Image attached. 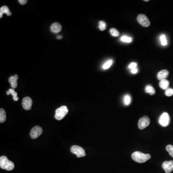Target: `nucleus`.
<instances>
[{
    "mask_svg": "<svg viewBox=\"0 0 173 173\" xmlns=\"http://www.w3.org/2000/svg\"><path fill=\"white\" fill-rule=\"evenodd\" d=\"M162 167L165 173H170L173 171V161L164 162L162 163Z\"/></svg>",
    "mask_w": 173,
    "mask_h": 173,
    "instance_id": "9d476101",
    "label": "nucleus"
},
{
    "mask_svg": "<svg viewBox=\"0 0 173 173\" xmlns=\"http://www.w3.org/2000/svg\"><path fill=\"white\" fill-rule=\"evenodd\" d=\"M138 69L137 68L132 69L131 70V72L132 74H137V73H138Z\"/></svg>",
    "mask_w": 173,
    "mask_h": 173,
    "instance_id": "c85d7f7f",
    "label": "nucleus"
},
{
    "mask_svg": "<svg viewBox=\"0 0 173 173\" xmlns=\"http://www.w3.org/2000/svg\"><path fill=\"white\" fill-rule=\"evenodd\" d=\"M3 13H6L8 16H11L12 13L10 11L9 9L7 6H3L0 9V18L3 17Z\"/></svg>",
    "mask_w": 173,
    "mask_h": 173,
    "instance_id": "4468645a",
    "label": "nucleus"
},
{
    "mask_svg": "<svg viewBox=\"0 0 173 173\" xmlns=\"http://www.w3.org/2000/svg\"><path fill=\"white\" fill-rule=\"evenodd\" d=\"M145 91L147 93H150L151 95H153L155 93V90L153 88V87L150 85L146 86Z\"/></svg>",
    "mask_w": 173,
    "mask_h": 173,
    "instance_id": "f3484780",
    "label": "nucleus"
},
{
    "mask_svg": "<svg viewBox=\"0 0 173 173\" xmlns=\"http://www.w3.org/2000/svg\"><path fill=\"white\" fill-rule=\"evenodd\" d=\"M167 152L169 155L173 158V146L172 145H168L166 147Z\"/></svg>",
    "mask_w": 173,
    "mask_h": 173,
    "instance_id": "b1692460",
    "label": "nucleus"
},
{
    "mask_svg": "<svg viewBox=\"0 0 173 173\" xmlns=\"http://www.w3.org/2000/svg\"><path fill=\"white\" fill-rule=\"evenodd\" d=\"M165 95L168 97H170L173 95V89L172 88H168L165 91Z\"/></svg>",
    "mask_w": 173,
    "mask_h": 173,
    "instance_id": "a878e982",
    "label": "nucleus"
},
{
    "mask_svg": "<svg viewBox=\"0 0 173 173\" xmlns=\"http://www.w3.org/2000/svg\"><path fill=\"white\" fill-rule=\"evenodd\" d=\"M0 167L1 169L7 171H11L15 167V165L12 161L8 160L7 157L2 156L0 157Z\"/></svg>",
    "mask_w": 173,
    "mask_h": 173,
    "instance_id": "f03ea898",
    "label": "nucleus"
},
{
    "mask_svg": "<svg viewBox=\"0 0 173 173\" xmlns=\"http://www.w3.org/2000/svg\"><path fill=\"white\" fill-rule=\"evenodd\" d=\"M113 61L112 60H110L108 61L106 63H105L102 66V68L103 69H107L109 68L110 66H112V64H113Z\"/></svg>",
    "mask_w": 173,
    "mask_h": 173,
    "instance_id": "412c9836",
    "label": "nucleus"
},
{
    "mask_svg": "<svg viewBox=\"0 0 173 173\" xmlns=\"http://www.w3.org/2000/svg\"><path fill=\"white\" fill-rule=\"evenodd\" d=\"M120 40L122 42H127V43H130L132 41V38L130 37L127 36H123Z\"/></svg>",
    "mask_w": 173,
    "mask_h": 173,
    "instance_id": "aec40b11",
    "label": "nucleus"
},
{
    "mask_svg": "<svg viewBox=\"0 0 173 173\" xmlns=\"http://www.w3.org/2000/svg\"><path fill=\"white\" fill-rule=\"evenodd\" d=\"M62 38H63V37H62V36H61V35H58L57 36V38L58 39H59V40H60V39H62Z\"/></svg>",
    "mask_w": 173,
    "mask_h": 173,
    "instance_id": "c756f323",
    "label": "nucleus"
},
{
    "mask_svg": "<svg viewBox=\"0 0 173 173\" xmlns=\"http://www.w3.org/2000/svg\"><path fill=\"white\" fill-rule=\"evenodd\" d=\"M137 66V64L134 63V62H133V63H131L129 65V68L131 70L132 69L135 68Z\"/></svg>",
    "mask_w": 173,
    "mask_h": 173,
    "instance_id": "bb28decb",
    "label": "nucleus"
},
{
    "mask_svg": "<svg viewBox=\"0 0 173 173\" xmlns=\"http://www.w3.org/2000/svg\"><path fill=\"white\" fill-rule=\"evenodd\" d=\"M99 28L100 30L102 31H103L106 29V24L105 22L103 21H100L99 23Z\"/></svg>",
    "mask_w": 173,
    "mask_h": 173,
    "instance_id": "393cba45",
    "label": "nucleus"
},
{
    "mask_svg": "<svg viewBox=\"0 0 173 173\" xmlns=\"http://www.w3.org/2000/svg\"><path fill=\"white\" fill-rule=\"evenodd\" d=\"M138 23L144 27H148L150 25V21L145 15L140 14L137 18Z\"/></svg>",
    "mask_w": 173,
    "mask_h": 173,
    "instance_id": "6e6552de",
    "label": "nucleus"
},
{
    "mask_svg": "<svg viewBox=\"0 0 173 173\" xmlns=\"http://www.w3.org/2000/svg\"><path fill=\"white\" fill-rule=\"evenodd\" d=\"M169 75V72L167 70H161L158 73L157 78L160 81L163 79H165Z\"/></svg>",
    "mask_w": 173,
    "mask_h": 173,
    "instance_id": "ddd939ff",
    "label": "nucleus"
},
{
    "mask_svg": "<svg viewBox=\"0 0 173 173\" xmlns=\"http://www.w3.org/2000/svg\"><path fill=\"white\" fill-rule=\"evenodd\" d=\"M68 110L66 106H62L55 111V118L57 120H61L67 114Z\"/></svg>",
    "mask_w": 173,
    "mask_h": 173,
    "instance_id": "7ed1b4c3",
    "label": "nucleus"
},
{
    "mask_svg": "<svg viewBox=\"0 0 173 173\" xmlns=\"http://www.w3.org/2000/svg\"><path fill=\"white\" fill-rule=\"evenodd\" d=\"M150 124V119L147 116H144L140 118L138 122V127L140 129H144L149 126Z\"/></svg>",
    "mask_w": 173,
    "mask_h": 173,
    "instance_id": "423d86ee",
    "label": "nucleus"
},
{
    "mask_svg": "<svg viewBox=\"0 0 173 173\" xmlns=\"http://www.w3.org/2000/svg\"><path fill=\"white\" fill-rule=\"evenodd\" d=\"M159 86L161 89L162 90H166L168 89L169 86V81L167 80V79H163L160 81L159 83Z\"/></svg>",
    "mask_w": 173,
    "mask_h": 173,
    "instance_id": "2eb2a0df",
    "label": "nucleus"
},
{
    "mask_svg": "<svg viewBox=\"0 0 173 173\" xmlns=\"http://www.w3.org/2000/svg\"><path fill=\"white\" fill-rule=\"evenodd\" d=\"M6 93L7 95L12 94V95L13 97V99L14 101H18L19 99V98L18 97V93H16L13 89H10L8 91H7Z\"/></svg>",
    "mask_w": 173,
    "mask_h": 173,
    "instance_id": "dca6fc26",
    "label": "nucleus"
},
{
    "mask_svg": "<svg viewBox=\"0 0 173 173\" xmlns=\"http://www.w3.org/2000/svg\"><path fill=\"white\" fill-rule=\"evenodd\" d=\"M160 39L161 44L162 46H165L167 44V38H166L165 35L162 34L161 35Z\"/></svg>",
    "mask_w": 173,
    "mask_h": 173,
    "instance_id": "4be33fe9",
    "label": "nucleus"
},
{
    "mask_svg": "<svg viewBox=\"0 0 173 173\" xmlns=\"http://www.w3.org/2000/svg\"><path fill=\"white\" fill-rule=\"evenodd\" d=\"M132 158L136 162L138 163H144L151 158V155L150 154H144L141 152H135L132 154Z\"/></svg>",
    "mask_w": 173,
    "mask_h": 173,
    "instance_id": "f257e3e1",
    "label": "nucleus"
},
{
    "mask_svg": "<svg viewBox=\"0 0 173 173\" xmlns=\"http://www.w3.org/2000/svg\"><path fill=\"white\" fill-rule=\"evenodd\" d=\"M18 2L22 5H25L27 4L28 1L27 0H19Z\"/></svg>",
    "mask_w": 173,
    "mask_h": 173,
    "instance_id": "cd10ccee",
    "label": "nucleus"
},
{
    "mask_svg": "<svg viewBox=\"0 0 173 173\" xmlns=\"http://www.w3.org/2000/svg\"><path fill=\"white\" fill-rule=\"evenodd\" d=\"M71 153L73 154H75L77 155V157L78 158L80 157H84L86 155L85 152L83 148L81 147L80 146L78 145H74L70 149Z\"/></svg>",
    "mask_w": 173,
    "mask_h": 173,
    "instance_id": "39448f33",
    "label": "nucleus"
},
{
    "mask_svg": "<svg viewBox=\"0 0 173 173\" xmlns=\"http://www.w3.org/2000/svg\"><path fill=\"white\" fill-rule=\"evenodd\" d=\"M32 103L33 102L32 99L29 97H25L22 102L23 108L26 110H30L31 109Z\"/></svg>",
    "mask_w": 173,
    "mask_h": 173,
    "instance_id": "1a4fd4ad",
    "label": "nucleus"
},
{
    "mask_svg": "<svg viewBox=\"0 0 173 173\" xmlns=\"http://www.w3.org/2000/svg\"><path fill=\"white\" fill-rule=\"evenodd\" d=\"M144 1H149V0H144Z\"/></svg>",
    "mask_w": 173,
    "mask_h": 173,
    "instance_id": "7c9ffc66",
    "label": "nucleus"
},
{
    "mask_svg": "<svg viewBox=\"0 0 173 173\" xmlns=\"http://www.w3.org/2000/svg\"><path fill=\"white\" fill-rule=\"evenodd\" d=\"M170 117L169 114L167 112L162 113L159 119V123L160 124L161 126L164 127L168 126L170 124Z\"/></svg>",
    "mask_w": 173,
    "mask_h": 173,
    "instance_id": "20e7f679",
    "label": "nucleus"
},
{
    "mask_svg": "<svg viewBox=\"0 0 173 173\" xmlns=\"http://www.w3.org/2000/svg\"><path fill=\"white\" fill-rule=\"evenodd\" d=\"M62 27L61 25L59 23H54L52 25L51 27V30L52 32H54V33H59L62 30Z\"/></svg>",
    "mask_w": 173,
    "mask_h": 173,
    "instance_id": "f8f14e48",
    "label": "nucleus"
},
{
    "mask_svg": "<svg viewBox=\"0 0 173 173\" xmlns=\"http://www.w3.org/2000/svg\"><path fill=\"white\" fill-rule=\"evenodd\" d=\"M6 119V111L3 108L0 109V123H4Z\"/></svg>",
    "mask_w": 173,
    "mask_h": 173,
    "instance_id": "a211bd4d",
    "label": "nucleus"
},
{
    "mask_svg": "<svg viewBox=\"0 0 173 173\" xmlns=\"http://www.w3.org/2000/svg\"><path fill=\"white\" fill-rule=\"evenodd\" d=\"M42 133V129L40 126H35L32 128L30 132V136L32 139H36L40 136Z\"/></svg>",
    "mask_w": 173,
    "mask_h": 173,
    "instance_id": "0eeeda50",
    "label": "nucleus"
},
{
    "mask_svg": "<svg viewBox=\"0 0 173 173\" xmlns=\"http://www.w3.org/2000/svg\"><path fill=\"white\" fill-rule=\"evenodd\" d=\"M131 102V97L130 95L126 94L123 97L124 104L126 106H128L130 105Z\"/></svg>",
    "mask_w": 173,
    "mask_h": 173,
    "instance_id": "6ab92c4d",
    "label": "nucleus"
},
{
    "mask_svg": "<svg viewBox=\"0 0 173 173\" xmlns=\"http://www.w3.org/2000/svg\"><path fill=\"white\" fill-rule=\"evenodd\" d=\"M110 32L112 36L114 37H118L119 35V32L118 30L114 28H112L110 29Z\"/></svg>",
    "mask_w": 173,
    "mask_h": 173,
    "instance_id": "5701e85b",
    "label": "nucleus"
},
{
    "mask_svg": "<svg viewBox=\"0 0 173 173\" xmlns=\"http://www.w3.org/2000/svg\"><path fill=\"white\" fill-rule=\"evenodd\" d=\"M18 78V75H15L14 76H12L10 77L9 78V82L11 84V87L13 88V89L16 88L18 86V83L17 80Z\"/></svg>",
    "mask_w": 173,
    "mask_h": 173,
    "instance_id": "9b49d317",
    "label": "nucleus"
}]
</instances>
